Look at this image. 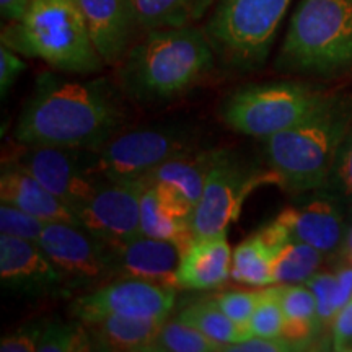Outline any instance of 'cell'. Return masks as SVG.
Here are the masks:
<instances>
[{"label": "cell", "mask_w": 352, "mask_h": 352, "mask_svg": "<svg viewBox=\"0 0 352 352\" xmlns=\"http://www.w3.org/2000/svg\"><path fill=\"white\" fill-rule=\"evenodd\" d=\"M124 104L104 78L77 82L44 74L16 121L20 145L95 151L120 134Z\"/></svg>", "instance_id": "obj_1"}, {"label": "cell", "mask_w": 352, "mask_h": 352, "mask_svg": "<svg viewBox=\"0 0 352 352\" xmlns=\"http://www.w3.org/2000/svg\"><path fill=\"white\" fill-rule=\"evenodd\" d=\"M204 30L196 26L145 32L118 65V80L127 98L164 103L196 87L215 64Z\"/></svg>", "instance_id": "obj_2"}, {"label": "cell", "mask_w": 352, "mask_h": 352, "mask_svg": "<svg viewBox=\"0 0 352 352\" xmlns=\"http://www.w3.org/2000/svg\"><path fill=\"white\" fill-rule=\"evenodd\" d=\"M352 126V98L333 95L298 124L264 139L267 165L292 192L328 189L338 151Z\"/></svg>", "instance_id": "obj_3"}, {"label": "cell", "mask_w": 352, "mask_h": 352, "mask_svg": "<svg viewBox=\"0 0 352 352\" xmlns=\"http://www.w3.org/2000/svg\"><path fill=\"white\" fill-rule=\"evenodd\" d=\"M279 72L338 78L352 74V0H300L276 59Z\"/></svg>", "instance_id": "obj_4"}, {"label": "cell", "mask_w": 352, "mask_h": 352, "mask_svg": "<svg viewBox=\"0 0 352 352\" xmlns=\"http://www.w3.org/2000/svg\"><path fill=\"white\" fill-rule=\"evenodd\" d=\"M2 44L65 74L88 76L104 65L76 0H32L25 15L2 30Z\"/></svg>", "instance_id": "obj_5"}, {"label": "cell", "mask_w": 352, "mask_h": 352, "mask_svg": "<svg viewBox=\"0 0 352 352\" xmlns=\"http://www.w3.org/2000/svg\"><path fill=\"white\" fill-rule=\"evenodd\" d=\"M292 0H217L206 25L215 57L240 74L266 64Z\"/></svg>", "instance_id": "obj_6"}, {"label": "cell", "mask_w": 352, "mask_h": 352, "mask_svg": "<svg viewBox=\"0 0 352 352\" xmlns=\"http://www.w3.org/2000/svg\"><path fill=\"white\" fill-rule=\"evenodd\" d=\"M331 96L300 82L250 83L223 100L220 118L239 134L264 140L311 116Z\"/></svg>", "instance_id": "obj_7"}, {"label": "cell", "mask_w": 352, "mask_h": 352, "mask_svg": "<svg viewBox=\"0 0 352 352\" xmlns=\"http://www.w3.org/2000/svg\"><path fill=\"white\" fill-rule=\"evenodd\" d=\"M195 148V138L179 127L134 129L120 132L101 147L87 151V166L95 178L138 183L158 165Z\"/></svg>", "instance_id": "obj_8"}, {"label": "cell", "mask_w": 352, "mask_h": 352, "mask_svg": "<svg viewBox=\"0 0 352 352\" xmlns=\"http://www.w3.org/2000/svg\"><path fill=\"white\" fill-rule=\"evenodd\" d=\"M264 184H279V176L270 166L266 170L236 157L230 151L220 155L206 179L204 191L191 215L195 239L227 233L236 222L245 201L254 189Z\"/></svg>", "instance_id": "obj_9"}, {"label": "cell", "mask_w": 352, "mask_h": 352, "mask_svg": "<svg viewBox=\"0 0 352 352\" xmlns=\"http://www.w3.org/2000/svg\"><path fill=\"white\" fill-rule=\"evenodd\" d=\"M176 303L173 285L127 279L104 284L72 303V315L83 324H91L107 315L165 321Z\"/></svg>", "instance_id": "obj_10"}, {"label": "cell", "mask_w": 352, "mask_h": 352, "mask_svg": "<svg viewBox=\"0 0 352 352\" xmlns=\"http://www.w3.org/2000/svg\"><path fill=\"white\" fill-rule=\"evenodd\" d=\"M13 162L76 212L95 191L100 178L88 171L87 151L47 145H23Z\"/></svg>", "instance_id": "obj_11"}, {"label": "cell", "mask_w": 352, "mask_h": 352, "mask_svg": "<svg viewBox=\"0 0 352 352\" xmlns=\"http://www.w3.org/2000/svg\"><path fill=\"white\" fill-rule=\"evenodd\" d=\"M104 241V240H103ZM189 243L139 235L126 241H104L109 276L176 285V274Z\"/></svg>", "instance_id": "obj_12"}, {"label": "cell", "mask_w": 352, "mask_h": 352, "mask_svg": "<svg viewBox=\"0 0 352 352\" xmlns=\"http://www.w3.org/2000/svg\"><path fill=\"white\" fill-rule=\"evenodd\" d=\"M82 227L104 241H126L140 232V184L98 179L95 191L76 210Z\"/></svg>", "instance_id": "obj_13"}, {"label": "cell", "mask_w": 352, "mask_h": 352, "mask_svg": "<svg viewBox=\"0 0 352 352\" xmlns=\"http://www.w3.org/2000/svg\"><path fill=\"white\" fill-rule=\"evenodd\" d=\"M38 245L64 272L69 283L87 284L108 279L104 241L76 223L50 222Z\"/></svg>", "instance_id": "obj_14"}, {"label": "cell", "mask_w": 352, "mask_h": 352, "mask_svg": "<svg viewBox=\"0 0 352 352\" xmlns=\"http://www.w3.org/2000/svg\"><path fill=\"white\" fill-rule=\"evenodd\" d=\"M0 279L7 289L32 297L56 296L69 283L34 241L0 235Z\"/></svg>", "instance_id": "obj_15"}, {"label": "cell", "mask_w": 352, "mask_h": 352, "mask_svg": "<svg viewBox=\"0 0 352 352\" xmlns=\"http://www.w3.org/2000/svg\"><path fill=\"white\" fill-rule=\"evenodd\" d=\"M96 51L107 65L118 67L144 28L132 0H76Z\"/></svg>", "instance_id": "obj_16"}, {"label": "cell", "mask_w": 352, "mask_h": 352, "mask_svg": "<svg viewBox=\"0 0 352 352\" xmlns=\"http://www.w3.org/2000/svg\"><path fill=\"white\" fill-rule=\"evenodd\" d=\"M277 222L292 240L302 241L324 254L336 252L344 240V214L340 199L321 195L298 206H289L277 215Z\"/></svg>", "instance_id": "obj_17"}, {"label": "cell", "mask_w": 352, "mask_h": 352, "mask_svg": "<svg viewBox=\"0 0 352 352\" xmlns=\"http://www.w3.org/2000/svg\"><path fill=\"white\" fill-rule=\"evenodd\" d=\"M140 232L153 239L191 243L192 208L189 202L168 188L140 183Z\"/></svg>", "instance_id": "obj_18"}, {"label": "cell", "mask_w": 352, "mask_h": 352, "mask_svg": "<svg viewBox=\"0 0 352 352\" xmlns=\"http://www.w3.org/2000/svg\"><path fill=\"white\" fill-rule=\"evenodd\" d=\"M0 199L7 204L15 206L25 212L36 215L46 222H65L82 226L78 215L64 204L56 195L32 173L16 162H8L2 166L0 175Z\"/></svg>", "instance_id": "obj_19"}, {"label": "cell", "mask_w": 352, "mask_h": 352, "mask_svg": "<svg viewBox=\"0 0 352 352\" xmlns=\"http://www.w3.org/2000/svg\"><path fill=\"white\" fill-rule=\"evenodd\" d=\"M233 252L227 233L195 239L183 254L176 274L178 289L212 290L226 284L230 277Z\"/></svg>", "instance_id": "obj_20"}, {"label": "cell", "mask_w": 352, "mask_h": 352, "mask_svg": "<svg viewBox=\"0 0 352 352\" xmlns=\"http://www.w3.org/2000/svg\"><path fill=\"white\" fill-rule=\"evenodd\" d=\"M222 148H209V151H189L176 155L165 164L158 165L151 173H147L140 183H153L168 188L170 191L184 197L192 208H196L204 191L206 179L209 171L217 160ZM138 182V183H139Z\"/></svg>", "instance_id": "obj_21"}, {"label": "cell", "mask_w": 352, "mask_h": 352, "mask_svg": "<svg viewBox=\"0 0 352 352\" xmlns=\"http://www.w3.org/2000/svg\"><path fill=\"white\" fill-rule=\"evenodd\" d=\"M164 321L107 315L91 324H85L94 351L145 352L157 336Z\"/></svg>", "instance_id": "obj_22"}, {"label": "cell", "mask_w": 352, "mask_h": 352, "mask_svg": "<svg viewBox=\"0 0 352 352\" xmlns=\"http://www.w3.org/2000/svg\"><path fill=\"white\" fill-rule=\"evenodd\" d=\"M277 292L284 311V338L294 346L308 344L320 334L314 292L307 284H277Z\"/></svg>", "instance_id": "obj_23"}, {"label": "cell", "mask_w": 352, "mask_h": 352, "mask_svg": "<svg viewBox=\"0 0 352 352\" xmlns=\"http://www.w3.org/2000/svg\"><path fill=\"white\" fill-rule=\"evenodd\" d=\"M215 0H132L144 32L195 25Z\"/></svg>", "instance_id": "obj_24"}, {"label": "cell", "mask_w": 352, "mask_h": 352, "mask_svg": "<svg viewBox=\"0 0 352 352\" xmlns=\"http://www.w3.org/2000/svg\"><path fill=\"white\" fill-rule=\"evenodd\" d=\"M274 256L276 250L266 243L261 233H253L233 250L232 280L252 287H266L274 284L272 280Z\"/></svg>", "instance_id": "obj_25"}, {"label": "cell", "mask_w": 352, "mask_h": 352, "mask_svg": "<svg viewBox=\"0 0 352 352\" xmlns=\"http://www.w3.org/2000/svg\"><path fill=\"white\" fill-rule=\"evenodd\" d=\"M176 318L182 320L183 323L191 324L210 340L222 344L223 351L227 349V346L252 338V333L248 329L236 324L235 321L223 314L222 308L217 305L214 298L189 303L179 311Z\"/></svg>", "instance_id": "obj_26"}, {"label": "cell", "mask_w": 352, "mask_h": 352, "mask_svg": "<svg viewBox=\"0 0 352 352\" xmlns=\"http://www.w3.org/2000/svg\"><path fill=\"white\" fill-rule=\"evenodd\" d=\"M324 253L302 241L289 239L276 252L272 263L274 284H305L323 264Z\"/></svg>", "instance_id": "obj_27"}, {"label": "cell", "mask_w": 352, "mask_h": 352, "mask_svg": "<svg viewBox=\"0 0 352 352\" xmlns=\"http://www.w3.org/2000/svg\"><path fill=\"white\" fill-rule=\"evenodd\" d=\"M145 352H223V346L179 318H166Z\"/></svg>", "instance_id": "obj_28"}, {"label": "cell", "mask_w": 352, "mask_h": 352, "mask_svg": "<svg viewBox=\"0 0 352 352\" xmlns=\"http://www.w3.org/2000/svg\"><path fill=\"white\" fill-rule=\"evenodd\" d=\"M39 352H83L94 351L90 334L82 321L46 320L41 340L38 344Z\"/></svg>", "instance_id": "obj_29"}, {"label": "cell", "mask_w": 352, "mask_h": 352, "mask_svg": "<svg viewBox=\"0 0 352 352\" xmlns=\"http://www.w3.org/2000/svg\"><path fill=\"white\" fill-rule=\"evenodd\" d=\"M248 329L252 336L284 338V311L276 287L263 289L254 307Z\"/></svg>", "instance_id": "obj_30"}, {"label": "cell", "mask_w": 352, "mask_h": 352, "mask_svg": "<svg viewBox=\"0 0 352 352\" xmlns=\"http://www.w3.org/2000/svg\"><path fill=\"white\" fill-rule=\"evenodd\" d=\"M47 223L50 222L7 202H2L0 206V233L3 235L38 243Z\"/></svg>", "instance_id": "obj_31"}, {"label": "cell", "mask_w": 352, "mask_h": 352, "mask_svg": "<svg viewBox=\"0 0 352 352\" xmlns=\"http://www.w3.org/2000/svg\"><path fill=\"white\" fill-rule=\"evenodd\" d=\"M259 297H261V290H228V292L219 294L217 297H214V300L228 318L248 329L250 318Z\"/></svg>", "instance_id": "obj_32"}, {"label": "cell", "mask_w": 352, "mask_h": 352, "mask_svg": "<svg viewBox=\"0 0 352 352\" xmlns=\"http://www.w3.org/2000/svg\"><path fill=\"white\" fill-rule=\"evenodd\" d=\"M305 284L311 289V292L315 296L316 311H318V327L321 334L324 329L333 327L334 316H336V310H334L333 305L336 274H331V272H316Z\"/></svg>", "instance_id": "obj_33"}, {"label": "cell", "mask_w": 352, "mask_h": 352, "mask_svg": "<svg viewBox=\"0 0 352 352\" xmlns=\"http://www.w3.org/2000/svg\"><path fill=\"white\" fill-rule=\"evenodd\" d=\"M328 189L334 196L352 202V126L338 151Z\"/></svg>", "instance_id": "obj_34"}, {"label": "cell", "mask_w": 352, "mask_h": 352, "mask_svg": "<svg viewBox=\"0 0 352 352\" xmlns=\"http://www.w3.org/2000/svg\"><path fill=\"white\" fill-rule=\"evenodd\" d=\"M44 329V321H34V323L25 324L16 329L15 333L3 336L0 341V351L2 352H33L38 351L39 340Z\"/></svg>", "instance_id": "obj_35"}, {"label": "cell", "mask_w": 352, "mask_h": 352, "mask_svg": "<svg viewBox=\"0 0 352 352\" xmlns=\"http://www.w3.org/2000/svg\"><path fill=\"white\" fill-rule=\"evenodd\" d=\"M331 341L334 351L352 352V298L334 316Z\"/></svg>", "instance_id": "obj_36"}, {"label": "cell", "mask_w": 352, "mask_h": 352, "mask_svg": "<svg viewBox=\"0 0 352 352\" xmlns=\"http://www.w3.org/2000/svg\"><path fill=\"white\" fill-rule=\"evenodd\" d=\"M25 67L26 64L23 59H20L15 51L6 44H0V94H2V98H6L8 90L13 87Z\"/></svg>", "instance_id": "obj_37"}, {"label": "cell", "mask_w": 352, "mask_h": 352, "mask_svg": "<svg viewBox=\"0 0 352 352\" xmlns=\"http://www.w3.org/2000/svg\"><path fill=\"white\" fill-rule=\"evenodd\" d=\"M297 346L285 338H261L252 336L248 340L227 346L228 352H287L296 351Z\"/></svg>", "instance_id": "obj_38"}, {"label": "cell", "mask_w": 352, "mask_h": 352, "mask_svg": "<svg viewBox=\"0 0 352 352\" xmlns=\"http://www.w3.org/2000/svg\"><path fill=\"white\" fill-rule=\"evenodd\" d=\"M352 298V266H344L336 272V285H334L333 305L334 310H341Z\"/></svg>", "instance_id": "obj_39"}, {"label": "cell", "mask_w": 352, "mask_h": 352, "mask_svg": "<svg viewBox=\"0 0 352 352\" xmlns=\"http://www.w3.org/2000/svg\"><path fill=\"white\" fill-rule=\"evenodd\" d=\"M32 0H0L2 19L8 21H19L28 10Z\"/></svg>", "instance_id": "obj_40"}, {"label": "cell", "mask_w": 352, "mask_h": 352, "mask_svg": "<svg viewBox=\"0 0 352 352\" xmlns=\"http://www.w3.org/2000/svg\"><path fill=\"white\" fill-rule=\"evenodd\" d=\"M344 248H346V253L349 254V256L352 258V228L349 230V233H347V235H346Z\"/></svg>", "instance_id": "obj_41"}]
</instances>
